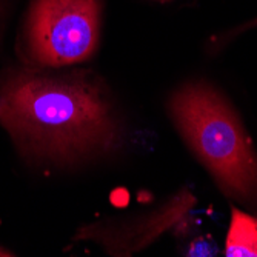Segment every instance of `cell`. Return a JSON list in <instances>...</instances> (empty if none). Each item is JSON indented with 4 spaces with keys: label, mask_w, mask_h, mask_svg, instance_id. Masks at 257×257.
I'll use <instances>...</instances> for the list:
<instances>
[{
    "label": "cell",
    "mask_w": 257,
    "mask_h": 257,
    "mask_svg": "<svg viewBox=\"0 0 257 257\" xmlns=\"http://www.w3.org/2000/svg\"><path fill=\"white\" fill-rule=\"evenodd\" d=\"M225 254L228 257H257V219L232 208Z\"/></svg>",
    "instance_id": "4"
},
{
    "label": "cell",
    "mask_w": 257,
    "mask_h": 257,
    "mask_svg": "<svg viewBox=\"0 0 257 257\" xmlns=\"http://www.w3.org/2000/svg\"><path fill=\"white\" fill-rule=\"evenodd\" d=\"M0 123L23 154L53 163L109 153L120 142L108 96L83 73H10L0 86Z\"/></svg>",
    "instance_id": "1"
},
{
    "label": "cell",
    "mask_w": 257,
    "mask_h": 257,
    "mask_svg": "<svg viewBox=\"0 0 257 257\" xmlns=\"http://www.w3.org/2000/svg\"><path fill=\"white\" fill-rule=\"evenodd\" d=\"M171 117L222 191L257 200V157L231 105L206 83H186L170 100Z\"/></svg>",
    "instance_id": "2"
},
{
    "label": "cell",
    "mask_w": 257,
    "mask_h": 257,
    "mask_svg": "<svg viewBox=\"0 0 257 257\" xmlns=\"http://www.w3.org/2000/svg\"><path fill=\"white\" fill-rule=\"evenodd\" d=\"M100 0H33L25 25L30 60L59 68L88 60L100 39Z\"/></svg>",
    "instance_id": "3"
}]
</instances>
